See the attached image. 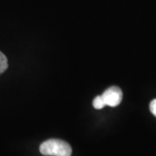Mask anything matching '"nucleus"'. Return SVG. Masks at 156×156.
Listing matches in <instances>:
<instances>
[{"label": "nucleus", "mask_w": 156, "mask_h": 156, "mask_svg": "<svg viewBox=\"0 0 156 156\" xmlns=\"http://www.w3.org/2000/svg\"><path fill=\"white\" fill-rule=\"evenodd\" d=\"M40 153L45 156H71L70 145L62 140L50 139L44 141L40 146Z\"/></svg>", "instance_id": "1"}, {"label": "nucleus", "mask_w": 156, "mask_h": 156, "mask_svg": "<svg viewBox=\"0 0 156 156\" xmlns=\"http://www.w3.org/2000/svg\"><path fill=\"white\" fill-rule=\"evenodd\" d=\"M106 106L116 107L122 100V91L116 86H112L104 91L101 95Z\"/></svg>", "instance_id": "2"}, {"label": "nucleus", "mask_w": 156, "mask_h": 156, "mask_svg": "<svg viewBox=\"0 0 156 156\" xmlns=\"http://www.w3.org/2000/svg\"><path fill=\"white\" fill-rule=\"evenodd\" d=\"M93 106L96 109H101L103 108L104 107L106 106L104 101H103V98L101 97V95H98L96 96L95 99L93 100Z\"/></svg>", "instance_id": "3"}, {"label": "nucleus", "mask_w": 156, "mask_h": 156, "mask_svg": "<svg viewBox=\"0 0 156 156\" xmlns=\"http://www.w3.org/2000/svg\"><path fill=\"white\" fill-rule=\"evenodd\" d=\"M8 68V61L6 56L0 51V74L4 73Z\"/></svg>", "instance_id": "4"}, {"label": "nucleus", "mask_w": 156, "mask_h": 156, "mask_svg": "<svg viewBox=\"0 0 156 156\" xmlns=\"http://www.w3.org/2000/svg\"><path fill=\"white\" fill-rule=\"evenodd\" d=\"M149 108H150V111L152 112V114L156 117V99L151 101L150 105H149Z\"/></svg>", "instance_id": "5"}]
</instances>
